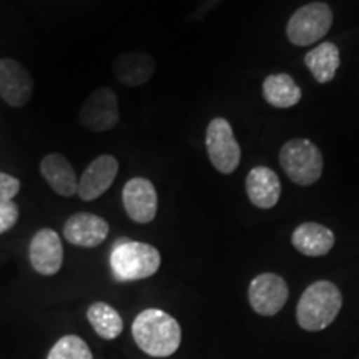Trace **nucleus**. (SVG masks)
Here are the masks:
<instances>
[{
  "instance_id": "20",
  "label": "nucleus",
  "mask_w": 359,
  "mask_h": 359,
  "mask_svg": "<svg viewBox=\"0 0 359 359\" xmlns=\"http://www.w3.org/2000/svg\"><path fill=\"white\" fill-rule=\"evenodd\" d=\"M88 323L102 339H116L123 331V320L118 311L109 303H93L87 311Z\"/></svg>"
},
{
  "instance_id": "3",
  "label": "nucleus",
  "mask_w": 359,
  "mask_h": 359,
  "mask_svg": "<svg viewBox=\"0 0 359 359\" xmlns=\"http://www.w3.org/2000/svg\"><path fill=\"white\" fill-rule=\"evenodd\" d=\"M160 264V251L142 241H120L114 246L110 255L111 271L118 281L145 280L158 271Z\"/></svg>"
},
{
  "instance_id": "18",
  "label": "nucleus",
  "mask_w": 359,
  "mask_h": 359,
  "mask_svg": "<svg viewBox=\"0 0 359 359\" xmlns=\"http://www.w3.org/2000/svg\"><path fill=\"white\" fill-rule=\"evenodd\" d=\"M304 64L318 83L331 82L341 64L339 48L333 42H323L306 53Z\"/></svg>"
},
{
  "instance_id": "21",
  "label": "nucleus",
  "mask_w": 359,
  "mask_h": 359,
  "mask_svg": "<svg viewBox=\"0 0 359 359\" xmlns=\"http://www.w3.org/2000/svg\"><path fill=\"white\" fill-rule=\"evenodd\" d=\"M47 359H93V356L80 336L67 334L53 344Z\"/></svg>"
},
{
  "instance_id": "4",
  "label": "nucleus",
  "mask_w": 359,
  "mask_h": 359,
  "mask_svg": "<svg viewBox=\"0 0 359 359\" xmlns=\"http://www.w3.org/2000/svg\"><path fill=\"white\" fill-rule=\"evenodd\" d=\"M283 172L299 187L314 185L323 175V155L320 148L306 138L286 142L280 151Z\"/></svg>"
},
{
  "instance_id": "22",
  "label": "nucleus",
  "mask_w": 359,
  "mask_h": 359,
  "mask_svg": "<svg viewBox=\"0 0 359 359\" xmlns=\"http://www.w3.org/2000/svg\"><path fill=\"white\" fill-rule=\"evenodd\" d=\"M20 210L15 201H0V235L7 233L19 222Z\"/></svg>"
},
{
  "instance_id": "11",
  "label": "nucleus",
  "mask_w": 359,
  "mask_h": 359,
  "mask_svg": "<svg viewBox=\"0 0 359 359\" xmlns=\"http://www.w3.org/2000/svg\"><path fill=\"white\" fill-rule=\"evenodd\" d=\"M29 259L39 275H57L64 264V246L57 231L52 228H42L35 233L29 246Z\"/></svg>"
},
{
  "instance_id": "6",
  "label": "nucleus",
  "mask_w": 359,
  "mask_h": 359,
  "mask_svg": "<svg viewBox=\"0 0 359 359\" xmlns=\"http://www.w3.org/2000/svg\"><path fill=\"white\" fill-rule=\"evenodd\" d=\"M205 143L208 158L219 173L230 175L240 167L241 148L226 118L217 116L208 123Z\"/></svg>"
},
{
  "instance_id": "10",
  "label": "nucleus",
  "mask_w": 359,
  "mask_h": 359,
  "mask_svg": "<svg viewBox=\"0 0 359 359\" xmlns=\"http://www.w3.org/2000/svg\"><path fill=\"white\" fill-rule=\"evenodd\" d=\"M123 208L135 223H151L158 210V195L150 180L137 177L128 180L122 190Z\"/></svg>"
},
{
  "instance_id": "1",
  "label": "nucleus",
  "mask_w": 359,
  "mask_h": 359,
  "mask_svg": "<svg viewBox=\"0 0 359 359\" xmlns=\"http://www.w3.org/2000/svg\"><path fill=\"white\" fill-rule=\"evenodd\" d=\"M132 334L137 346L148 356L168 358L182 344V327L172 314L148 308L135 318Z\"/></svg>"
},
{
  "instance_id": "14",
  "label": "nucleus",
  "mask_w": 359,
  "mask_h": 359,
  "mask_svg": "<svg viewBox=\"0 0 359 359\" xmlns=\"http://www.w3.org/2000/svg\"><path fill=\"white\" fill-rule=\"evenodd\" d=\"M40 173L57 195L70 198L77 195L79 178L74 167L62 154H48L40 161Z\"/></svg>"
},
{
  "instance_id": "13",
  "label": "nucleus",
  "mask_w": 359,
  "mask_h": 359,
  "mask_svg": "<svg viewBox=\"0 0 359 359\" xmlns=\"http://www.w3.org/2000/svg\"><path fill=\"white\" fill-rule=\"evenodd\" d=\"M110 226L105 218L93 213H75L64 224V236L70 245L80 248H97L109 236Z\"/></svg>"
},
{
  "instance_id": "16",
  "label": "nucleus",
  "mask_w": 359,
  "mask_h": 359,
  "mask_svg": "<svg viewBox=\"0 0 359 359\" xmlns=\"http://www.w3.org/2000/svg\"><path fill=\"white\" fill-rule=\"evenodd\" d=\"M291 243L304 257H325L334 246V235L320 223H302L291 235Z\"/></svg>"
},
{
  "instance_id": "7",
  "label": "nucleus",
  "mask_w": 359,
  "mask_h": 359,
  "mask_svg": "<svg viewBox=\"0 0 359 359\" xmlns=\"http://www.w3.org/2000/svg\"><path fill=\"white\" fill-rule=\"evenodd\" d=\"M80 123L92 132H109L118 123V97L109 87H98L90 93L79 111Z\"/></svg>"
},
{
  "instance_id": "12",
  "label": "nucleus",
  "mask_w": 359,
  "mask_h": 359,
  "mask_svg": "<svg viewBox=\"0 0 359 359\" xmlns=\"http://www.w3.org/2000/svg\"><path fill=\"white\" fill-rule=\"evenodd\" d=\"M118 160L114 155H100L85 168L79 180V196L83 201H93L105 195L118 175Z\"/></svg>"
},
{
  "instance_id": "17",
  "label": "nucleus",
  "mask_w": 359,
  "mask_h": 359,
  "mask_svg": "<svg viewBox=\"0 0 359 359\" xmlns=\"http://www.w3.org/2000/svg\"><path fill=\"white\" fill-rule=\"evenodd\" d=\"M114 74L120 83L127 87H140L155 74V60L145 52L123 53L115 58Z\"/></svg>"
},
{
  "instance_id": "2",
  "label": "nucleus",
  "mask_w": 359,
  "mask_h": 359,
  "mask_svg": "<svg viewBox=\"0 0 359 359\" xmlns=\"http://www.w3.org/2000/svg\"><path fill=\"white\" fill-rule=\"evenodd\" d=\"M343 306V294L334 283L321 280L303 291L296 308V320L304 331H321L336 320Z\"/></svg>"
},
{
  "instance_id": "19",
  "label": "nucleus",
  "mask_w": 359,
  "mask_h": 359,
  "mask_svg": "<svg viewBox=\"0 0 359 359\" xmlns=\"http://www.w3.org/2000/svg\"><path fill=\"white\" fill-rule=\"evenodd\" d=\"M263 97L271 107L290 109L302 100L303 92L288 74H273L264 79Z\"/></svg>"
},
{
  "instance_id": "23",
  "label": "nucleus",
  "mask_w": 359,
  "mask_h": 359,
  "mask_svg": "<svg viewBox=\"0 0 359 359\" xmlns=\"http://www.w3.org/2000/svg\"><path fill=\"white\" fill-rule=\"evenodd\" d=\"M20 191V180L0 172V201H11Z\"/></svg>"
},
{
  "instance_id": "15",
  "label": "nucleus",
  "mask_w": 359,
  "mask_h": 359,
  "mask_svg": "<svg viewBox=\"0 0 359 359\" xmlns=\"http://www.w3.org/2000/svg\"><path fill=\"white\" fill-rule=\"evenodd\" d=\"M246 195L257 208H273L281 196L278 175L268 167H255L246 175Z\"/></svg>"
},
{
  "instance_id": "5",
  "label": "nucleus",
  "mask_w": 359,
  "mask_h": 359,
  "mask_svg": "<svg viewBox=\"0 0 359 359\" xmlns=\"http://www.w3.org/2000/svg\"><path fill=\"white\" fill-rule=\"evenodd\" d=\"M333 25V11L325 2H311L299 7L286 25V35L293 45L309 47L320 42Z\"/></svg>"
},
{
  "instance_id": "8",
  "label": "nucleus",
  "mask_w": 359,
  "mask_h": 359,
  "mask_svg": "<svg viewBox=\"0 0 359 359\" xmlns=\"http://www.w3.org/2000/svg\"><path fill=\"white\" fill-rule=\"evenodd\" d=\"M288 285L275 273H263L250 283V304L262 316H275L276 313H280L288 302Z\"/></svg>"
},
{
  "instance_id": "9",
  "label": "nucleus",
  "mask_w": 359,
  "mask_h": 359,
  "mask_svg": "<svg viewBox=\"0 0 359 359\" xmlns=\"http://www.w3.org/2000/svg\"><path fill=\"white\" fill-rule=\"evenodd\" d=\"M34 95V79L15 58H0V97L7 105L20 109Z\"/></svg>"
}]
</instances>
